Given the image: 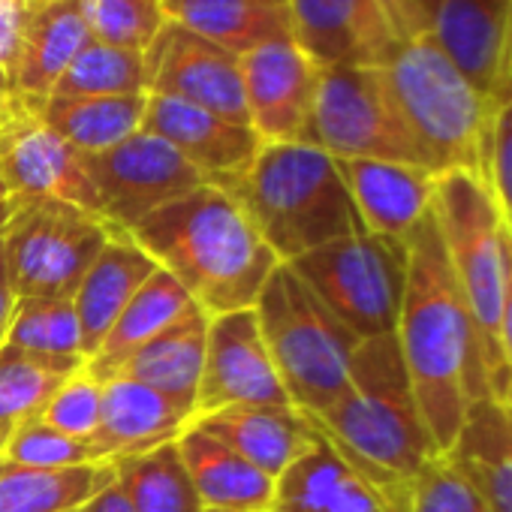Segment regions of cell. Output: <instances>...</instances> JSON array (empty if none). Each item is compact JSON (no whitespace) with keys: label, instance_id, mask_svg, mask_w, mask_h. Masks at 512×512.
Segmentation results:
<instances>
[{"label":"cell","instance_id":"obj_32","mask_svg":"<svg viewBox=\"0 0 512 512\" xmlns=\"http://www.w3.org/2000/svg\"><path fill=\"white\" fill-rule=\"evenodd\" d=\"M82 368L85 359H55L0 347V452L7 449L22 425L43 416L64 380Z\"/></svg>","mask_w":512,"mask_h":512},{"label":"cell","instance_id":"obj_16","mask_svg":"<svg viewBox=\"0 0 512 512\" xmlns=\"http://www.w3.org/2000/svg\"><path fill=\"white\" fill-rule=\"evenodd\" d=\"M290 28L320 67H386L404 43L383 0H290Z\"/></svg>","mask_w":512,"mask_h":512},{"label":"cell","instance_id":"obj_34","mask_svg":"<svg viewBox=\"0 0 512 512\" xmlns=\"http://www.w3.org/2000/svg\"><path fill=\"white\" fill-rule=\"evenodd\" d=\"M148 94L145 55L91 40L64 70L49 97H127Z\"/></svg>","mask_w":512,"mask_h":512},{"label":"cell","instance_id":"obj_19","mask_svg":"<svg viewBox=\"0 0 512 512\" xmlns=\"http://www.w3.org/2000/svg\"><path fill=\"white\" fill-rule=\"evenodd\" d=\"M187 425L190 410L136 380L112 377L103 383V410L91 449L100 464H118L163 443H175Z\"/></svg>","mask_w":512,"mask_h":512},{"label":"cell","instance_id":"obj_44","mask_svg":"<svg viewBox=\"0 0 512 512\" xmlns=\"http://www.w3.org/2000/svg\"><path fill=\"white\" fill-rule=\"evenodd\" d=\"M16 305H19V293L10 275V256H7V244L4 235H0V347L7 344L13 317H16Z\"/></svg>","mask_w":512,"mask_h":512},{"label":"cell","instance_id":"obj_28","mask_svg":"<svg viewBox=\"0 0 512 512\" xmlns=\"http://www.w3.org/2000/svg\"><path fill=\"white\" fill-rule=\"evenodd\" d=\"M166 13L235 58L272 40L293 37L290 4L275 0H175Z\"/></svg>","mask_w":512,"mask_h":512},{"label":"cell","instance_id":"obj_46","mask_svg":"<svg viewBox=\"0 0 512 512\" xmlns=\"http://www.w3.org/2000/svg\"><path fill=\"white\" fill-rule=\"evenodd\" d=\"M512 97V19L506 31V46H503V67H500V94H497V109Z\"/></svg>","mask_w":512,"mask_h":512},{"label":"cell","instance_id":"obj_25","mask_svg":"<svg viewBox=\"0 0 512 512\" xmlns=\"http://www.w3.org/2000/svg\"><path fill=\"white\" fill-rule=\"evenodd\" d=\"M208 323L211 317L190 305L178 320H172L160 335H154L148 344H142L115 377L136 380L163 398L175 401L178 407L190 410L196 404V389L205 368V344H208Z\"/></svg>","mask_w":512,"mask_h":512},{"label":"cell","instance_id":"obj_35","mask_svg":"<svg viewBox=\"0 0 512 512\" xmlns=\"http://www.w3.org/2000/svg\"><path fill=\"white\" fill-rule=\"evenodd\" d=\"M4 347L55 359H85L73 299H19Z\"/></svg>","mask_w":512,"mask_h":512},{"label":"cell","instance_id":"obj_22","mask_svg":"<svg viewBox=\"0 0 512 512\" xmlns=\"http://www.w3.org/2000/svg\"><path fill=\"white\" fill-rule=\"evenodd\" d=\"M154 272L157 263L130 238V232L115 229L73 296L79 329H82L85 362L100 350L121 311L130 305V299L142 290V284Z\"/></svg>","mask_w":512,"mask_h":512},{"label":"cell","instance_id":"obj_43","mask_svg":"<svg viewBox=\"0 0 512 512\" xmlns=\"http://www.w3.org/2000/svg\"><path fill=\"white\" fill-rule=\"evenodd\" d=\"M497 344H500L503 365L512 374V235L509 232H506V278H503V302H500Z\"/></svg>","mask_w":512,"mask_h":512},{"label":"cell","instance_id":"obj_12","mask_svg":"<svg viewBox=\"0 0 512 512\" xmlns=\"http://www.w3.org/2000/svg\"><path fill=\"white\" fill-rule=\"evenodd\" d=\"M145 88L148 94L172 97L226 121L247 124L238 58L172 16L145 52Z\"/></svg>","mask_w":512,"mask_h":512},{"label":"cell","instance_id":"obj_41","mask_svg":"<svg viewBox=\"0 0 512 512\" xmlns=\"http://www.w3.org/2000/svg\"><path fill=\"white\" fill-rule=\"evenodd\" d=\"M31 19L28 0H0V85L16 94V70Z\"/></svg>","mask_w":512,"mask_h":512},{"label":"cell","instance_id":"obj_36","mask_svg":"<svg viewBox=\"0 0 512 512\" xmlns=\"http://www.w3.org/2000/svg\"><path fill=\"white\" fill-rule=\"evenodd\" d=\"M82 10L91 40L142 55L169 19L163 0H82Z\"/></svg>","mask_w":512,"mask_h":512},{"label":"cell","instance_id":"obj_45","mask_svg":"<svg viewBox=\"0 0 512 512\" xmlns=\"http://www.w3.org/2000/svg\"><path fill=\"white\" fill-rule=\"evenodd\" d=\"M79 512H136L127 500V494L121 491L118 482H112L109 488H103L91 503H85Z\"/></svg>","mask_w":512,"mask_h":512},{"label":"cell","instance_id":"obj_37","mask_svg":"<svg viewBox=\"0 0 512 512\" xmlns=\"http://www.w3.org/2000/svg\"><path fill=\"white\" fill-rule=\"evenodd\" d=\"M404 512H488L473 485L446 455H434L413 476Z\"/></svg>","mask_w":512,"mask_h":512},{"label":"cell","instance_id":"obj_17","mask_svg":"<svg viewBox=\"0 0 512 512\" xmlns=\"http://www.w3.org/2000/svg\"><path fill=\"white\" fill-rule=\"evenodd\" d=\"M142 133L172 145L214 187L244 175L263 148V139L247 124H235L199 106L157 94H148Z\"/></svg>","mask_w":512,"mask_h":512},{"label":"cell","instance_id":"obj_47","mask_svg":"<svg viewBox=\"0 0 512 512\" xmlns=\"http://www.w3.org/2000/svg\"><path fill=\"white\" fill-rule=\"evenodd\" d=\"M19 109H22V100L13 91H7L4 85H0V130H4L19 115Z\"/></svg>","mask_w":512,"mask_h":512},{"label":"cell","instance_id":"obj_4","mask_svg":"<svg viewBox=\"0 0 512 512\" xmlns=\"http://www.w3.org/2000/svg\"><path fill=\"white\" fill-rule=\"evenodd\" d=\"M223 190L238 199L284 266L329 241L365 232L338 160L305 142L263 145L250 169Z\"/></svg>","mask_w":512,"mask_h":512},{"label":"cell","instance_id":"obj_11","mask_svg":"<svg viewBox=\"0 0 512 512\" xmlns=\"http://www.w3.org/2000/svg\"><path fill=\"white\" fill-rule=\"evenodd\" d=\"M82 160L97 187L100 214L124 232L208 184L172 145L142 130L100 154H82Z\"/></svg>","mask_w":512,"mask_h":512},{"label":"cell","instance_id":"obj_14","mask_svg":"<svg viewBox=\"0 0 512 512\" xmlns=\"http://www.w3.org/2000/svg\"><path fill=\"white\" fill-rule=\"evenodd\" d=\"M238 70L247 124L263 145L305 142L323 67L287 37L241 55Z\"/></svg>","mask_w":512,"mask_h":512},{"label":"cell","instance_id":"obj_7","mask_svg":"<svg viewBox=\"0 0 512 512\" xmlns=\"http://www.w3.org/2000/svg\"><path fill=\"white\" fill-rule=\"evenodd\" d=\"M253 311L290 404L305 416L332 407L350 383L353 353L362 341L290 266L275 269Z\"/></svg>","mask_w":512,"mask_h":512},{"label":"cell","instance_id":"obj_3","mask_svg":"<svg viewBox=\"0 0 512 512\" xmlns=\"http://www.w3.org/2000/svg\"><path fill=\"white\" fill-rule=\"evenodd\" d=\"M308 422L395 512H404L413 476L437 455L422 425L395 332L356 347L347 389L332 407L308 416Z\"/></svg>","mask_w":512,"mask_h":512},{"label":"cell","instance_id":"obj_40","mask_svg":"<svg viewBox=\"0 0 512 512\" xmlns=\"http://www.w3.org/2000/svg\"><path fill=\"white\" fill-rule=\"evenodd\" d=\"M485 181L494 193L503 226L512 235V97L497 109V118H494Z\"/></svg>","mask_w":512,"mask_h":512},{"label":"cell","instance_id":"obj_8","mask_svg":"<svg viewBox=\"0 0 512 512\" xmlns=\"http://www.w3.org/2000/svg\"><path fill=\"white\" fill-rule=\"evenodd\" d=\"M287 266L359 341L395 332L407 278L404 241L356 232Z\"/></svg>","mask_w":512,"mask_h":512},{"label":"cell","instance_id":"obj_29","mask_svg":"<svg viewBox=\"0 0 512 512\" xmlns=\"http://www.w3.org/2000/svg\"><path fill=\"white\" fill-rule=\"evenodd\" d=\"M28 103V100H25ZM148 94L127 97H46L28 109L79 154H100L142 130Z\"/></svg>","mask_w":512,"mask_h":512},{"label":"cell","instance_id":"obj_33","mask_svg":"<svg viewBox=\"0 0 512 512\" xmlns=\"http://www.w3.org/2000/svg\"><path fill=\"white\" fill-rule=\"evenodd\" d=\"M115 482L136 512H202L178 443L118 461Z\"/></svg>","mask_w":512,"mask_h":512},{"label":"cell","instance_id":"obj_42","mask_svg":"<svg viewBox=\"0 0 512 512\" xmlns=\"http://www.w3.org/2000/svg\"><path fill=\"white\" fill-rule=\"evenodd\" d=\"M383 4L401 34V40H410V37L431 34L440 0H383Z\"/></svg>","mask_w":512,"mask_h":512},{"label":"cell","instance_id":"obj_30","mask_svg":"<svg viewBox=\"0 0 512 512\" xmlns=\"http://www.w3.org/2000/svg\"><path fill=\"white\" fill-rule=\"evenodd\" d=\"M190 305H196L184 287L166 275L163 269H157L142 290L130 299V305L121 311V317L115 320L112 332L106 335V341L100 344V350L85 362V368L100 380H112L121 365L142 347L148 344L154 335H160L172 320H178Z\"/></svg>","mask_w":512,"mask_h":512},{"label":"cell","instance_id":"obj_10","mask_svg":"<svg viewBox=\"0 0 512 512\" xmlns=\"http://www.w3.org/2000/svg\"><path fill=\"white\" fill-rule=\"evenodd\" d=\"M115 229L106 217L67 202L19 199L4 232L19 299H73Z\"/></svg>","mask_w":512,"mask_h":512},{"label":"cell","instance_id":"obj_51","mask_svg":"<svg viewBox=\"0 0 512 512\" xmlns=\"http://www.w3.org/2000/svg\"><path fill=\"white\" fill-rule=\"evenodd\" d=\"M31 7H46V4H58V0H28Z\"/></svg>","mask_w":512,"mask_h":512},{"label":"cell","instance_id":"obj_39","mask_svg":"<svg viewBox=\"0 0 512 512\" xmlns=\"http://www.w3.org/2000/svg\"><path fill=\"white\" fill-rule=\"evenodd\" d=\"M100 410H103V383L88 368H82L64 380V386L52 395L40 419L73 440L91 443L100 425Z\"/></svg>","mask_w":512,"mask_h":512},{"label":"cell","instance_id":"obj_13","mask_svg":"<svg viewBox=\"0 0 512 512\" xmlns=\"http://www.w3.org/2000/svg\"><path fill=\"white\" fill-rule=\"evenodd\" d=\"M260 404L293 407L272 365L256 311L247 308V311L211 317L205 368L196 389L190 422L226 407H260Z\"/></svg>","mask_w":512,"mask_h":512},{"label":"cell","instance_id":"obj_31","mask_svg":"<svg viewBox=\"0 0 512 512\" xmlns=\"http://www.w3.org/2000/svg\"><path fill=\"white\" fill-rule=\"evenodd\" d=\"M115 482V464L22 467L0 461V512H79Z\"/></svg>","mask_w":512,"mask_h":512},{"label":"cell","instance_id":"obj_50","mask_svg":"<svg viewBox=\"0 0 512 512\" xmlns=\"http://www.w3.org/2000/svg\"><path fill=\"white\" fill-rule=\"evenodd\" d=\"M7 199H13V196H10V187L4 181V172H0V202H7Z\"/></svg>","mask_w":512,"mask_h":512},{"label":"cell","instance_id":"obj_23","mask_svg":"<svg viewBox=\"0 0 512 512\" xmlns=\"http://www.w3.org/2000/svg\"><path fill=\"white\" fill-rule=\"evenodd\" d=\"M272 512H395V509L320 434L314 449L305 452L278 479Z\"/></svg>","mask_w":512,"mask_h":512},{"label":"cell","instance_id":"obj_27","mask_svg":"<svg viewBox=\"0 0 512 512\" xmlns=\"http://www.w3.org/2000/svg\"><path fill=\"white\" fill-rule=\"evenodd\" d=\"M91 43V28L82 10V0H58V4L31 7L19 70H16V97L19 100H46L64 70L76 55Z\"/></svg>","mask_w":512,"mask_h":512},{"label":"cell","instance_id":"obj_20","mask_svg":"<svg viewBox=\"0 0 512 512\" xmlns=\"http://www.w3.org/2000/svg\"><path fill=\"white\" fill-rule=\"evenodd\" d=\"M205 434L223 440L256 470L275 482L317 443V428L296 407H226L190 422Z\"/></svg>","mask_w":512,"mask_h":512},{"label":"cell","instance_id":"obj_26","mask_svg":"<svg viewBox=\"0 0 512 512\" xmlns=\"http://www.w3.org/2000/svg\"><path fill=\"white\" fill-rule=\"evenodd\" d=\"M446 458L488 512H512V413L497 398L470 404Z\"/></svg>","mask_w":512,"mask_h":512},{"label":"cell","instance_id":"obj_52","mask_svg":"<svg viewBox=\"0 0 512 512\" xmlns=\"http://www.w3.org/2000/svg\"><path fill=\"white\" fill-rule=\"evenodd\" d=\"M169 4H175V0H163V7H169ZM275 4H290V0H275Z\"/></svg>","mask_w":512,"mask_h":512},{"label":"cell","instance_id":"obj_49","mask_svg":"<svg viewBox=\"0 0 512 512\" xmlns=\"http://www.w3.org/2000/svg\"><path fill=\"white\" fill-rule=\"evenodd\" d=\"M500 404L512 413V374H509V383H506V389H503V395H500Z\"/></svg>","mask_w":512,"mask_h":512},{"label":"cell","instance_id":"obj_15","mask_svg":"<svg viewBox=\"0 0 512 512\" xmlns=\"http://www.w3.org/2000/svg\"><path fill=\"white\" fill-rule=\"evenodd\" d=\"M0 172L13 199H55L100 214V196L82 154L49 130L25 100L19 115L0 130Z\"/></svg>","mask_w":512,"mask_h":512},{"label":"cell","instance_id":"obj_38","mask_svg":"<svg viewBox=\"0 0 512 512\" xmlns=\"http://www.w3.org/2000/svg\"><path fill=\"white\" fill-rule=\"evenodd\" d=\"M0 461H13L22 467H82V464H100L94 458L91 443L73 440L61 431H55L52 425H46L43 419H34L28 425H22L13 440L7 443V449L0 452Z\"/></svg>","mask_w":512,"mask_h":512},{"label":"cell","instance_id":"obj_21","mask_svg":"<svg viewBox=\"0 0 512 512\" xmlns=\"http://www.w3.org/2000/svg\"><path fill=\"white\" fill-rule=\"evenodd\" d=\"M512 0H440L431 37L497 106Z\"/></svg>","mask_w":512,"mask_h":512},{"label":"cell","instance_id":"obj_1","mask_svg":"<svg viewBox=\"0 0 512 512\" xmlns=\"http://www.w3.org/2000/svg\"><path fill=\"white\" fill-rule=\"evenodd\" d=\"M404 244L407 278L395 341L428 440L437 455H446L470 404L494 395L470 314L449 269L434 205Z\"/></svg>","mask_w":512,"mask_h":512},{"label":"cell","instance_id":"obj_2","mask_svg":"<svg viewBox=\"0 0 512 512\" xmlns=\"http://www.w3.org/2000/svg\"><path fill=\"white\" fill-rule=\"evenodd\" d=\"M130 238L208 314L247 311L284 266L238 199L214 184L163 205Z\"/></svg>","mask_w":512,"mask_h":512},{"label":"cell","instance_id":"obj_48","mask_svg":"<svg viewBox=\"0 0 512 512\" xmlns=\"http://www.w3.org/2000/svg\"><path fill=\"white\" fill-rule=\"evenodd\" d=\"M16 208H19V199H7V202H0V235L7 232V226H10V220H13Z\"/></svg>","mask_w":512,"mask_h":512},{"label":"cell","instance_id":"obj_18","mask_svg":"<svg viewBox=\"0 0 512 512\" xmlns=\"http://www.w3.org/2000/svg\"><path fill=\"white\" fill-rule=\"evenodd\" d=\"M365 232L407 241L434 205L437 175L425 166L389 160H338Z\"/></svg>","mask_w":512,"mask_h":512},{"label":"cell","instance_id":"obj_5","mask_svg":"<svg viewBox=\"0 0 512 512\" xmlns=\"http://www.w3.org/2000/svg\"><path fill=\"white\" fill-rule=\"evenodd\" d=\"M398 112L434 175L485 178L497 106L458 70L431 34L410 37L383 67Z\"/></svg>","mask_w":512,"mask_h":512},{"label":"cell","instance_id":"obj_53","mask_svg":"<svg viewBox=\"0 0 512 512\" xmlns=\"http://www.w3.org/2000/svg\"><path fill=\"white\" fill-rule=\"evenodd\" d=\"M202 512H214V509H202Z\"/></svg>","mask_w":512,"mask_h":512},{"label":"cell","instance_id":"obj_6","mask_svg":"<svg viewBox=\"0 0 512 512\" xmlns=\"http://www.w3.org/2000/svg\"><path fill=\"white\" fill-rule=\"evenodd\" d=\"M434 220L449 269L470 314L491 395L500 401L509 368L503 365L497 329L506 278V226L488 181L476 172H443L434 187Z\"/></svg>","mask_w":512,"mask_h":512},{"label":"cell","instance_id":"obj_24","mask_svg":"<svg viewBox=\"0 0 512 512\" xmlns=\"http://www.w3.org/2000/svg\"><path fill=\"white\" fill-rule=\"evenodd\" d=\"M202 509L214 512H272L275 479L244 461L223 440L187 425L175 440Z\"/></svg>","mask_w":512,"mask_h":512},{"label":"cell","instance_id":"obj_9","mask_svg":"<svg viewBox=\"0 0 512 512\" xmlns=\"http://www.w3.org/2000/svg\"><path fill=\"white\" fill-rule=\"evenodd\" d=\"M305 145H314L335 160L425 166L383 67H323Z\"/></svg>","mask_w":512,"mask_h":512}]
</instances>
